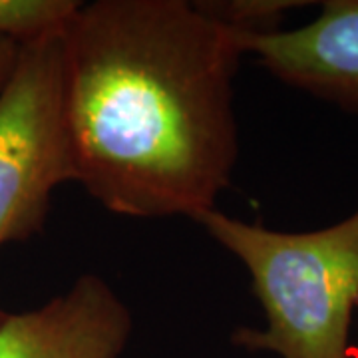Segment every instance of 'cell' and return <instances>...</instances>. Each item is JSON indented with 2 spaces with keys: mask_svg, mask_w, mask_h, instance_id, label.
<instances>
[{
  "mask_svg": "<svg viewBox=\"0 0 358 358\" xmlns=\"http://www.w3.org/2000/svg\"><path fill=\"white\" fill-rule=\"evenodd\" d=\"M62 44L78 185L122 217L215 209L239 157L245 34L189 0H94Z\"/></svg>",
  "mask_w": 358,
  "mask_h": 358,
  "instance_id": "6da1fadb",
  "label": "cell"
},
{
  "mask_svg": "<svg viewBox=\"0 0 358 358\" xmlns=\"http://www.w3.org/2000/svg\"><path fill=\"white\" fill-rule=\"evenodd\" d=\"M195 223L241 261L265 313V329L239 327L231 345L279 358H350L358 308V209L313 231L268 229L217 207Z\"/></svg>",
  "mask_w": 358,
  "mask_h": 358,
  "instance_id": "7a4b0ae2",
  "label": "cell"
},
{
  "mask_svg": "<svg viewBox=\"0 0 358 358\" xmlns=\"http://www.w3.org/2000/svg\"><path fill=\"white\" fill-rule=\"evenodd\" d=\"M76 183L62 30L20 44L0 90V249L44 229L52 195Z\"/></svg>",
  "mask_w": 358,
  "mask_h": 358,
  "instance_id": "3957f363",
  "label": "cell"
},
{
  "mask_svg": "<svg viewBox=\"0 0 358 358\" xmlns=\"http://www.w3.org/2000/svg\"><path fill=\"white\" fill-rule=\"evenodd\" d=\"M131 333L124 299L103 277L84 273L42 307L2 317L0 358H122Z\"/></svg>",
  "mask_w": 358,
  "mask_h": 358,
  "instance_id": "277c9868",
  "label": "cell"
},
{
  "mask_svg": "<svg viewBox=\"0 0 358 358\" xmlns=\"http://www.w3.org/2000/svg\"><path fill=\"white\" fill-rule=\"evenodd\" d=\"M245 48L282 84L358 115V0L320 2L310 22L245 36Z\"/></svg>",
  "mask_w": 358,
  "mask_h": 358,
  "instance_id": "5b68a950",
  "label": "cell"
},
{
  "mask_svg": "<svg viewBox=\"0 0 358 358\" xmlns=\"http://www.w3.org/2000/svg\"><path fill=\"white\" fill-rule=\"evenodd\" d=\"M78 0H0V36L28 42L64 30Z\"/></svg>",
  "mask_w": 358,
  "mask_h": 358,
  "instance_id": "8992f818",
  "label": "cell"
},
{
  "mask_svg": "<svg viewBox=\"0 0 358 358\" xmlns=\"http://www.w3.org/2000/svg\"><path fill=\"white\" fill-rule=\"evenodd\" d=\"M207 16L245 36L271 34L281 30L285 16L310 2L296 0H195Z\"/></svg>",
  "mask_w": 358,
  "mask_h": 358,
  "instance_id": "52a82bcc",
  "label": "cell"
},
{
  "mask_svg": "<svg viewBox=\"0 0 358 358\" xmlns=\"http://www.w3.org/2000/svg\"><path fill=\"white\" fill-rule=\"evenodd\" d=\"M20 44L22 42H18V40L0 36V90L4 88V84L8 82V78L13 74L16 60H18Z\"/></svg>",
  "mask_w": 358,
  "mask_h": 358,
  "instance_id": "ba28073f",
  "label": "cell"
},
{
  "mask_svg": "<svg viewBox=\"0 0 358 358\" xmlns=\"http://www.w3.org/2000/svg\"><path fill=\"white\" fill-rule=\"evenodd\" d=\"M4 315H6V313H4V310H0V320H2V317H4Z\"/></svg>",
  "mask_w": 358,
  "mask_h": 358,
  "instance_id": "9c48e42d",
  "label": "cell"
}]
</instances>
